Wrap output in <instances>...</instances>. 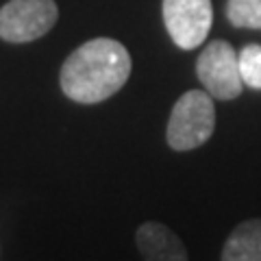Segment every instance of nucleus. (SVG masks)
Here are the masks:
<instances>
[{
    "instance_id": "obj_1",
    "label": "nucleus",
    "mask_w": 261,
    "mask_h": 261,
    "mask_svg": "<svg viewBox=\"0 0 261 261\" xmlns=\"http://www.w3.org/2000/svg\"><path fill=\"white\" fill-rule=\"evenodd\" d=\"M130 76V55L111 37H96L79 46L61 65L63 94L81 105H96L118 94Z\"/></svg>"
},
{
    "instance_id": "obj_2",
    "label": "nucleus",
    "mask_w": 261,
    "mask_h": 261,
    "mask_svg": "<svg viewBox=\"0 0 261 261\" xmlns=\"http://www.w3.org/2000/svg\"><path fill=\"white\" fill-rule=\"evenodd\" d=\"M216 128L214 96L202 89H190L176 100L168 120L166 140L172 150L185 152L207 144Z\"/></svg>"
},
{
    "instance_id": "obj_3",
    "label": "nucleus",
    "mask_w": 261,
    "mask_h": 261,
    "mask_svg": "<svg viewBox=\"0 0 261 261\" xmlns=\"http://www.w3.org/2000/svg\"><path fill=\"white\" fill-rule=\"evenodd\" d=\"M59 18L55 0H9L0 9V39L29 44L44 37Z\"/></svg>"
},
{
    "instance_id": "obj_4",
    "label": "nucleus",
    "mask_w": 261,
    "mask_h": 261,
    "mask_svg": "<svg viewBox=\"0 0 261 261\" xmlns=\"http://www.w3.org/2000/svg\"><path fill=\"white\" fill-rule=\"evenodd\" d=\"M196 74L205 92L218 100H233L242 94L240 55L226 42H211L196 61Z\"/></svg>"
},
{
    "instance_id": "obj_5",
    "label": "nucleus",
    "mask_w": 261,
    "mask_h": 261,
    "mask_svg": "<svg viewBox=\"0 0 261 261\" xmlns=\"http://www.w3.org/2000/svg\"><path fill=\"white\" fill-rule=\"evenodd\" d=\"M214 22L211 0H163V24L172 42L192 50L207 39Z\"/></svg>"
},
{
    "instance_id": "obj_6",
    "label": "nucleus",
    "mask_w": 261,
    "mask_h": 261,
    "mask_svg": "<svg viewBox=\"0 0 261 261\" xmlns=\"http://www.w3.org/2000/svg\"><path fill=\"white\" fill-rule=\"evenodd\" d=\"M144 261H190L183 242L161 222H144L135 233Z\"/></svg>"
},
{
    "instance_id": "obj_7",
    "label": "nucleus",
    "mask_w": 261,
    "mask_h": 261,
    "mask_svg": "<svg viewBox=\"0 0 261 261\" xmlns=\"http://www.w3.org/2000/svg\"><path fill=\"white\" fill-rule=\"evenodd\" d=\"M222 261H261V218L244 220L228 235Z\"/></svg>"
},
{
    "instance_id": "obj_8",
    "label": "nucleus",
    "mask_w": 261,
    "mask_h": 261,
    "mask_svg": "<svg viewBox=\"0 0 261 261\" xmlns=\"http://www.w3.org/2000/svg\"><path fill=\"white\" fill-rule=\"evenodd\" d=\"M226 18L233 27L261 29V0H228Z\"/></svg>"
},
{
    "instance_id": "obj_9",
    "label": "nucleus",
    "mask_w": 261,
    "mask_h": 261,
    "mask_svg": "<svg viewBox=\"0 0 261 261\" xmlns=\"http://www.w3.org/2000/svg\"><path fill=\"white\" fill-rule=\"evenodd\" d=\"M240 72L244 85L261 89V46L250 44L240 53Z\"/></svg>"
}]
</instances>
